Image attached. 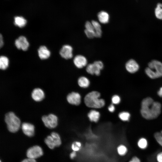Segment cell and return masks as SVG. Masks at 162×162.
Wrapping results in <instances>:
<instances>
[{
	"instance_id": "obj_1",
	"label": "cell",
	"mask_w": 162,
	"mask_h": 162,
	"mask_svg": "<svg viewBox=\"0 0 162 162\" xmlns=\"http://www.w3.org/2000/svg\"><path fill=\"white\" fill-rule=\"evenodd\" d=\"M161 105L150 98H146L141 103L140 112L142 117L150 120L157 118L161 112Z\"/></svg>"
},
{
	"instance_id": "obj_2",
	"label": "cell",
	"mask_w": 162,
	"mask_h": 162,
	"mask_svg": "<svg viewBox=\"0 0 162 162\" xmlns=\"http://www.w3.org/2000/svg\"><path fill=\"white\" fill-rule=\"evenodd\" d=\"M100 93L98 92L93 91L86 95L84 98V102L86 105L89 107L100 108L103 107L105 102L102 99L100 98Z\"/></svg>"
},
{
	"instance_id": "obj_3",
	"label": "cell",
	"mask_w": 162,
	"mask_h": 162,
	"mask_svg": "<svg viewBox=\"0 0 162 162\" xmlns=\"http://www.w3.org/2000/svg\"><path fill=\"white\" fill-rule=\"evenodd\" d=\"M145 70L147 75L150 78L154 79L162 76V63L158 60H153L148 64Z\"/></svg>"
},
{
	"instance_id": "obj_4",
	"label": "cell",
	"mask_w": 162,
	"mask_h": 162,
	"mask_svg": "<svg viewBox=\"0 0 162 162\" xmlns=\"http://www.w3.org/2000/svg\"><path fill=\"white\" fill-rule=\"evenodd\" d=\"M4 120L10 132L15 133L19 130L20 126V121L13 112H10L7 113Z\"/></svg>"
},
{
	"instance_id": "obj_5",
	"label": "cell",
	"mask_w": 162,
	"mask_h": 162,
	"mask_svg": "<svg viewBox=\"0 0 162 162\" xmlns=\"http://www.w3.org/2000/svg\"><path fill=\"white\" fill-rule=\"evenodd\" d=\"M44 142L50 149H53L56 147L59 146L62 144L61 137L59 134L53 132L50 135L47 136L44 140Z\"/></svg>"
},
{
	"instance_id": "obj_6",
	"label": "cell",
	"mask_w": 162,
	"mask_h": 162,
	"mask_svg": "<svg viewBox=\"0 0 162 162\" xmlns=\"http://www.w3.org/2000/svg\"><path fill=\"white\" fill-rule=\"evenodd\" d=\"M42 121L45 126L50 129L56 128L58 124V118L56 116L50 114L47 116H44L42 118Z\"/></svg>"
},
{
	"instance_id": "obj_7",
	"label": "cell",
	"mask_w": 162,
	"mask_h": 162,
	"mask_svg": "<svg viewBox=\"0 0 162 162\" xmlns=\"http://www.w3.org/2000/svg\"><path fill=\"white\" fill-rule=\"evenodd\" d=\"M43 151L41 147L38 145H35L28 148L26 152L28 158L35 159L43 154Z\"/></svg>"
},
{
	"instance_id": "obj_8",
	"label": "cell",
	"mask_w": 162,
	"mask_h": 162,
	"mask_svg": "<svg viewBox=\"0 0 162 162\" xmlns=\"http://www.w3.org/2000/svg\"><path fill=\"white\" fill-rule=\"evenodd\" d=\"M15 46L18 49L25 51L27 50L29 44L26 38L23 36H20L15 41Z\"/></svg>"
},
{
	"instance_id": "obj_9",
	"label": "cell",
	"mask_w": 162,
	"mask_h": 162,
	"mask_svg": "<svg viewBox=\"0 0 162 162\" xmlns=\"http://www.w3.org/2000/svg\"><path fill=\"white\" fill-rule=\"evenodd\" d=\"M67 100L70 104L78 105L81 101V97L78 93L73 92L69 94L67 96Z\"/></svg>"
},
{
	"instance_id": "obj_10",
	"label": "cell",
	"mask_w": 162,
	"mask_h": 162,
	"mask_svg": "<svg viewBox=\"0 0 162 162\" xmlns=\"http://www.w3.org/2000/svg\"><path fill=\"white\" fill-rule=\"evenodd\" d=\"M73 48L70 45H64L60 51L59 53L62 57L65 59L71 58L73 57Z\"/></svg>"
},
{
	"instance_id": "obj_11",
	"label": "cell",
	"mask_w": 162,
	"mask_h": 162,
	"mask_svg": "<svg viewBox=\"0 0 162 162\" xmlns=\"http://www.w3.org/2000/svg\"><path fill=\"white\" fill-rule=\"evenodd\" d=\"M22 129L23 133L28 137H32L34 134V127L32 124L23 123L22 124Z\"/></svg>"
},
{
	"instance_id": "obj_12",
	"label": "cell",
	"mask_w": 162,
	"mask_h": 162,
	"mask_svg": "<svg viewBox=\"0 0 162 162\" xmlns=\"http://www.w3.org/2000/svg\"><path fill=\"white\" fill-rule=\"evenodd\" d=\"M125 68L130 73H134L139 70V66L134 60L130 59L126 63Z\"/></svg>"
},
{
	"instance_id": "obj_13",
	"label": "cell",
	"mask_w": 162,
	"mask_h": 162,
	"mask_svg": "<svg viewBox=\"0 0 162 162\" xmlns=\"http://www.w3.org/2000/svg\"><path fill=\"white\" fill-rule=\"evenodd\" d=\"M31 96L32 99L35 101L39 102L42 100L45 97L43 91L40 88H36L32 91Z\"/></svg>"
},
{
	"instance_id": "obj_14",
	"label": "cell",
	"mask_w": 162,
	"mask_h": 162,
	"mask_svg": "<svg viewBox=\"0 0 162 162\" xmlns=\"http://www.w3.org/2000/svg\"><path fill=\"white\" fill-rule=\"evenodd\" d=\"M73 62L75 66L79 68H82L86 66L87 64L86 58L81 55L76 56L74 59Z\"/></svg>"
},
{
	"instance_id": "obj_15",
	"label": "cell",
	"mask_w": 162,
	"mask_h": 162,
	"mask_svg": "<svg viewBox=\"0 0 162 162\" xmlns=\"http://www.w3.org/2000/svg\"><path fill=\"white\" fill-rule=\"evenodd\" d=\"M38 56L41 59L48 58L50 56V52L47 47L44 46H40L38 50Z\"/></svg>"
},
{
	"instance_id": "obj_16",
	"label": "cell",
	"mask_w": 162,
	"mask_h": 162,
	"mask_svg": "<svg viewBox=\"0 0 162 162\" xmlns=\"http://www.w3.org/2000/svg\"><path fill=\"white\" fill-rule=\"evenodd\" d=\"M86 70L87 73L91 74H95L97 76H99L100 74L101 70L93 63L89 64L87 65Z\"/></svg>"
},
{
	"instance_id": "obj_17",
	"label": "cell",
	"mask_w": 162,
	"mask_h": 162,
	"mask_svg": "<svg viewBox=\"0 0 162 162\" xmlns=\"http://www.w3.org/2000/svg\"><path fill=\"white\" fill-rule=\"evenodd\" d=\"M98 19L100 22L103 24L107 23L109 21V16L108 13L104 11H101L98 15Z\"/></svg>"
},
{
	"instance_id": "obj_18",
	"label": "cell",
	"mask_w": 162,
	"mask_h": 162,
	"mask_svg": "<svg viewBox=\"0 0 162 162\" xmlns=\"http://www.w3.org/2000/svg\"><path fill=\"white\" fill-rule=\"evenodd\" d=\"M88 116L91 121L97 122L100 117V113L95 110H91L88 113Z\"/></svg>"
},
{
	"instance_id": "obj_19",
	"label": "cell",
	"mask_w": 162,
	"mask_h": 162,
	"mask_svg": "<svg viewBox=\"0 0 162 162\" xmlns=\"http://www.w3.org/2000/svg\"><path fill=\"white\" fill-rule=\"evenodd\" d=\"M91 22L94 27L95 31V37L96 38L100 37L102 34L100 25L98 22L95 20L92 21Z\"/></svg>"
},
{
	"instance_id": "obj_20",
	"label": "cell",
	"mask_w": 162,
	"mask_h": 162,
	"mask_svg": "<svg viewBox=\"0 0 162 162\" xmlns=\"http://www.w3.org/2000/svg\"><path fill=\"white\" fill-rule=\"evenodd\" d=\"M14 19V25L20 28L24 27L26 24V20L22 16H16Z\"/></svg>"
},
{
	"instance_id": "obj_21",
	"label": "cell",
	"mask_w": 162,
	"mask_h": 162,
	"mask_svg": "<svg viewBox=\"0 0 162 162\" xmlns=\"http://www.w3.org/2000/svg\"><path fill=\"white\" fill-rule=\"evenodd\" d=\"M79 85L81 87L86 88L89 85L90 82L89 80L85 76L80 77L78 80Z\"/></svg>"
},
{
	"instance_id": "obj_22",
	"label": "cell",
	"mask_w": 162,
	"mask_h": 162,
	"mask_svg": "<svg viewBox=\"0 0 162 162\" xmlns=\"http://www.w3.org/2000/svg\"><path fill=\"white\" fill-rule=\"evenodd\" d=\"M9 60L4 56H1L0 57V68L2 70L6 69L8 66Z\"/></svg>"
},
{
	"instance_id": "obj_23",
	"label": "cell",
	"mask_w": 162,
	"mask_h": 162,
	"mask_svg": "<svg viewBox=\"0 0 162 162\" xmlns=\"http://www.w3.org/2000/svg\"><path fill=\"white\" fill-rule=\"evenodd\" d=\"M117 151L118 154L120 156H123L125 155L128 152V149L124 145L122 144L118 146L117 148Z\"/></svg>"
},
{
	"instance_id": "obj_24",
	"label": "cell",
	"mask_w": 162,
	"mask_h": 162,
	"mask_svg": "<svg viewBox=\"0 0 162 162\" xmlns=\"http://www.w3.org/2000/svg\"><path fill=\"white\" fill-rule=\"evenodd\" d=\"M155 14L156 17L160 20H162V4L158 3L155 10Z\"/></svg>"
},
{
	"instance_id": "obj_25",
	"label": "cell",
	"mask_w": 162,
	"mask_h": 162,
	"mask_svg": "<svg viewBox=\"0 0 162 162\" xmlns=\"http://www.w3.org/2000/svg\"><path fill=\"white\" fill-rule=\"evenodd\" d=\"M82 147V143L79 141L73 142L71 146V148L73 151L77 152L81 149Z\"/></svg>"
},
{
	"instance_id": "obj_26",
	"label": "cell",
	"mask_w": 162,
	"mask_h": 162,
	"mask_svg": "<svg viewBox=\"0 0 162 162\" xmlns=\"http://www.w3.org/2000/svg\"><path fill=\"white\" fill-rule=\"evenodd\" d=\"M137 144L140 148L142 149H145L148 146L147 141L145 138H142L138 140Z\"/></svg>"
},
{
	"instance_id": "obj_27",
	"label": "cell",
	"mask_w": 162,
	"mask_h": 162,
	"mask_svg": "<svg viewBox=\"0 0 162 162\" xmlns=\"http://www.w3.org/2000/svg\"><path fill=\"white\" fill-rule=\"evenodd\" d=\"M118 117L120 119L124 121H129L130 114L127 112H122L119 113L118 115Z\"/></svg>"
},
{
	"instance_id": "obj_28",
	"label": "cell",
	"mask_w": 162,
	"mask_h": 162,
	"mask_svg": "<svg viewBox=\"0 0 162 162\" xmlns=\"http://www.w3.org/2000/svg\"><path fill=\"white\" fill-rule=\"evenodd\" d=\"M154 136L158 143L162 146V130L160 132L155 133Z\"/></svg>"
},
{
	"instance_id": "obj_29",
	"label": "cell",
	"mask_w": 162,
	"mask_h": 162,
	"mask_svg": "<svg viewBox=\"0 0 162 162\" xmlns=\"http://www.w3.org/2000/svg\"><path fill=\"white\" fill-rule=\"evenodd\" d=\"M85 27L86 30L95 33L94 28L92 22L88 21H87L85 23Z\"/></svg>"
},
{
	"instance_id": "obj_30",
	"label": "cell",
	"mask_w": 162,
	"mask_h": 162,
	"mask_svg": "<svg viewBox=\"0 0 162 162\" xmlns=\"http://www.w3.org/2000/svg\"><path fill=\"white\" fill-rule=\"evenodd\" d=\"M120 98L118 95H115L112 97V102L113 104H118L120 102Z\"/></svg>"
},
{
	"instance_id": "obj_31",
	"label": "cell",
	"mask_w": 162,
	"mask_h": 162,
	"mask_svg": "<svg viewBox=\"0 0 162 162\" xmlns=\"http://www.w3.org/2000/svg\"><path fill=\"white\" fill-rule=\"evenodd\" d=\"M85 33L87 37L89 38H92L95 37V33L94 32L88 31L85 29Z\"/></svg>"
},
{
	"instance_id": "obj_32",
	"label": "cell",
	"mask_w": 162,
	"mask_h": 162,
	"mask_svg": "<svg viewBox=\"0 0 162 162\" xmlns=\"http://www.w3.org/2000/svg\"><path fill=\"white\" fill-rule=\"evenodd\" d=\"M93 64L100 70L102 69L103 68L104 64L101 61H95Z\"/></svg>"
},
{
	"instance_id": "obj_33",
	"label": "cell",
	"mask_w": 162,
	"mask_h": 162,
	"mask_svg": "<svg viewBox=\"0 0 162 162\" xmlns=\"http://www.w3.org/2000/svg\"><path fill=\"white\" fill-rule=\"evenodd\" d=\"M156 158L158 162H162V152L158 154Z\"/></svg>"
},
{
	"instance_id": "obj_34",
	"label": "cell",
	"mask_w": 162,
	"mask_h": 162,
	"mask_svg": "<svg viewBox=\"0 0 162 162\" xmlns=\"http://www.w3.org/2000/svg\"><path fill=\"white\" fill-rule=\"evenodd\" d=\"M21 162H37L35 159L27 158L23 159Z\"/></svg>"
},
{
	"instance_id": "obj_35",
	"label": "cell",
	"mask_w": 162,
	"mask_h": 162,
	"mask_svg": "<svg viewBox=\"0 0 162 162\" xmlns=\"http://www.w3.org/2000/svg\"><path fill=\"white\" fill-rule=\"evenodd\" d=\"M76 152L73 151L70 154V157L71 159H74L76 156Z\"/></svg>"
},
{
	"instance_id": "obj_36",
	"label": "cell",
	"mask_w": 162,
	"mask_h": 162,
	"mask_svg": "<svg viewBox=\"0 0 162 162\" xmlns=\"http://www.w3.org/2000/svg\"><path fill=\"white\" fill-rule=\"evenodd\" d=\"M129 162H141L140 159L136 157H133Z\"/></svg>"
},
{
	"instance_id": "obj_37",
	"label": "cell",
	"mask_w": 162,
	"mask_h": 162,
	"mask_svg": "<svg viewBox=\"0 0 162 162\" xmlns=\"http://www.w3.org/2000/svg\"><path fill=\"white\" fill-rule=\"evenodd\" d=\"M115 107L113 104L110 105L108 107V110L109 111L111 112H113L115 110Z\"/></svg>"
},
{
	"instance_id": "obj_38",
	"label": "cell",
	"mask_w": 162,
	"mask_h": 162,
	"mask_svg": "<svg viewBox=\"0 0 162 162\" xmlns=\"http://www.w3.org/2000/svg\"><path fill=\"white\" fill-rule=\"evenodd\" d=\"M0 46L1 47L3 45V37L1 34H0Z\"/></svg>"
},
{
	"instance_id": "obj_39",
	"label": "cell",
	"mask_w": 162,
	"mask_h": 162,
	"mask_svg": "<svg viewBox=\"0 0 162 162\" xmlns=\"http://www.w3.org/2000/svg\"><path fill=\"white\" fill-rule=\"evenodd\" d=\"M158 95L160 97H162V87H161L158 92Z\"/></svg>"
},
{
	"instance_id": "obj_40",
	"label": "cell",
	"mask_w": 162,
	"mask_h": 162,
	"mask_svg": "<svg viewBox=\"0 0 162 162\" xmlns=\"http://www.w3.org/2000/svg\"><path fill=\"white\" fill-rule=\"evenodd\" d=\"M0 162H2V161H1V160H0Z\"/></svg>"
}]
</instances>
